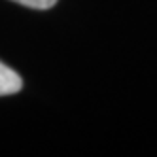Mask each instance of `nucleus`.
<instances>
[{"label": "nucleus", "mask_w": 157, "mask_h": 157, "mask_svg": "<svg viewBox=\"0 0 157 157\" xmlns=\"http://www.w3.org/2000/svg\"><path fill=\"white\" fill-rule=\"evenodd\" d=\"M21 85H23V82H21L19 74L0 63V97L17 93L21 89Z\"/></svg>", "instance_id": "nucleus-1"}, {"label": "nucleus", "mask_w": 157, "mask_h": 157, "mask_svg": "<svg viewBox=\"0 0 157 157\" xmlns=\"http://www.w3.org/2000/svg\"><path fill=\"white\" fill-rule=\"evenodd\" d=\"M13 2H19V4H23V6L34 8V10H48V8L55 6L57 0H13Z\"/></svg>", "instance_id": "nucleus-2"}]
</instances>
